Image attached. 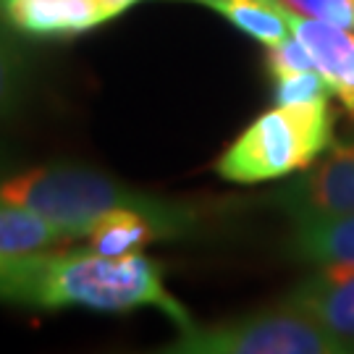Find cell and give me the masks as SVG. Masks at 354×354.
Returning <instances> with one entry per match:
<instances>
[{"instance_id": "1", "label": "cell", "mask_w": 354, "mask_h": 354, "mask_svg": "<svg viewBox=\"0 0 354 354\" xmlns=\"http://www.w3.org/2000/svg\"><path fill=\"white\" fill-rule=\"evenodd\" d=\"M0 302L37 310H95L129 313L155 307L189 328L192 315L163 283V268L145 252L108 254L92 250H42L16 254L13 268L0 279Z\"/></svg>"}, {"instance_id": "2", "label": "cell", "mask_w": 354, "mask_h": 354, "mask_svg": "<svg viewBox=\"0 0 354 354\" xmlns=\"http://www.w3.org/2000/svg\"><path fill=\"white\" fill-rule=\"evenodd\" d=\"M0 200L24 205L48 221L68 228L76 239H87L92 226L115 210L178 215L194 210L189 203L150 194L102 171L74 163L35 165L0 174Z\"/></svg>"}, {"instance_id": "3", "label": "cell", "mask_w": 354, "mask_h": 354, "mask_svg": "<svg viewBox=\"0 0 354 354\" xmlns=\"http://www.w3.org/2000/svg\"><path fill=\"white\" fill-rule=\"evenodd\" d=\"M328 100L276 102L215 160L218 176L234 184H260L310 168L333 145L336 115Z\"/></svg>"}, {"instance_id": "4", "label": "cell", "mask_w": 354, "mask_h": 354, "mask_svg": "<svg viewBox=\"0 0 354 354\" xmlns=\"http://www.w3.org/2000/svg\"><path fill=\"white\" fill-rule=\"evenodd\" d=\"M171 354H354V342L336 336L315 317L281 302L213 323L178 330Z\"/></svg>"}, {"instance_id": "5", "label": "cell", "mask_w": 354, "mask_h": 354, "mask_svg": "<svg viewBox=\"0 0 354 354\" xmlns=\"http://www.w3.org/2000/svg\"><path fill=\"white\" fill-rule=\"evenodd\" d=\"M273 200L291 221L354 215V140L333 142L328 155L304 168Z\"/></svg>"}, {"instance_id": "6", "label": "cell", "mask_w": 354, "mask_h": 354, "mask_svg": "<svg viewBox=\"0 0 354 354\" xmlns=\"http://www.w3.org/2000/svg\"><path fill=\"white\" fill-rule=\"evenodd\" d=\"M281 13L289 24L291 35L302 39V45L310 50L313 61L317 64V71L326 76L333 97H339L342 108L354 118V32L294 13L283 3H281Z\"/></svg>"}, {"instance_id": "7", "label": "cell", "mask_w": 354, "mask_h": 354, "mask_svg": "<svg viewBox=\"0 0 354 354\" xmlns=\"http://www.w3.org/2000/svg\"><path fill=\"white\" fill-rule=\"evenodd\" d=\"M0 21L29 37H68L111 21L100 0H0Z\"/></svg>"}, {"instance_id": "8", "label": "cell", "mask_w": 354, "mask_h": 354, "mask_svg": "<svg viewBox=\"0 0 354 354\" xmlns=\"http://www.w3.org/2000/svg\"><path fill=\"white\" fill-rule=\"evenodd\" d=\"M286 304L354 342V266H320L286 294Z\"/></svg>"}, {"instance_id": "9", "label": "cell", "mask_w": 354, "mask_h": 354, "mask_svg": "<svg viewBox=\"0 0 354 354\" xmlns=\"http://www.w3.org/2000/svg\"><path fill=\"white\" fill-rule=\"evenodd\" d=\"M291 252L315 266H354V215L294 221Z\"/></svg>"}, {"instance_id": "10", "label": "cell", "mask_w": 354, "mask_h": 354, "mask_svg": "<svg viewBox=\"0 0 354 354\" xmlns=\"http://www.w3.org/2000/svg\"><path fill=\"white\" fill-rule=\"evenodd\" d=\"M76 241L68 228L48 221L45 215L29 210L24 205L0 200V252L26 254L42 250H58Z\"/></svg>"}, {"instance_id": "11", "label": "cell", "mask_w": 354, "mask_h": 354, "mask_svg": "<svg viewBox=\"0 0 354 354\" xmlns=\"http://www.w3.org/2000/svg\"><path fill=\"white\" fill-rule=\"evenodd\" d=\"M35 82L32 55L19 39V32L0 21V121L19 113Z\"/></svg>"}, {"instance_id": "12", "label": "cell", "mask_w": 354, "mask_h": 354, "mask_svg": "<svg viewBox=\"0 0 354 354\" xmlns=\"http://www.w3.org/2000/svg\"><path fill=\"white\" fill-rule=\"evenodd\" d=\"M273 97L281 105H289V102L326 100V97H333V92H330L326 76L317 68H313V71L273 76Z\"/></svg>"}, {"instance_id": "13", "label": "cell", "mask_w": 354, "mask_h": 354, "mask_svg": "<svg viewBox=\"0 0 354 354\" xmlns=\"http://www.w3.org/2000/svg\"><path fill=\"white\" fill-rule=\"evenodd\" d=\"M266 64L270 76L297 74V71H313V68H317L310 50L302 45V39L294 37V35H289L286 39H281V42L268 48Z\"/></svg>"}, {"instance_id": "14", "label": "cell", "mask_w": 354, "mask_h": 354, "mask_svg": "<svg viewBox=\"0 0 354 354\" xmlns=\"http://www.w3.org/2000/svg\"><path fill=\"white\" fill-rule=\"evenodd\" d=\"M294 13L354 32V0H281Z\"/></svg>"}, {"instance_id": "15", "label": "cell", "mask_w": 354, "mask_h": 354, "mask_svg": "<svg viewBox=\"0 0 354 354\" xmlns=\"http://www.w3.org/2000/svg\"><path fill=\"white\" fill-rule=\"evenodd\" d=\"M13 263H16V254H3V252H0V279H3V276L11 270Z\"/></svg>"}, {"instance_id": "16", "label": "cell", "mask_w": 354, "mask_h": 354, "mask_svg": "<svg viewBox=\"0 0 354 354\" xmlns=\"http://www.w3.org/2000/svg\"><path fill=\"white\" fill-rule=\"evenodd\" d=\"M11 158H13L11 150L0 142V174H6V168H8V163H11Z\"/></svg>"}]
</instances>
